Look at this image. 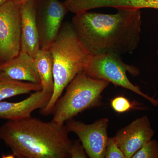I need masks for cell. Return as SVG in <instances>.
I'll return each mask as SVG.
<instances>
[{
  "instance_id": "obj_2",
  "label": "cell",
  "mask_w": 158,
  "mask_h": 158,
  "mask_svg": "<svg viewBox=\"0 0 158 158\" xmlns=\"http://www.w3.org/2000/svg\"><path fill=\"white\" fill-rule=\"evenodd\" d=\"M65 126L30 116L0 127V139L18 158H69L72 142Z\"/></svg>"
},
{
  "instance_id": "obj_13",
  "label": "cell",
  "mask_w": 158,
  "mask_h": 158,
  "mask_svg": "<svg viewBox=\"0 0 158 158\" xmlns=\"http://www.w3.org/2000/svg\"><path fill=\"white\" fill-rule=\"evenodd\" d=\"M34 62L39 75L41 90L52 94L54 90L53 63L49 50L40 49L34 58Z\"/></svg>"
},
{
  "instance_id": "obj_9",
  "label": "cell",
  "mask_w": 158,
  "mask_h": 158,
  "mask_svg": "<svg viewBox=\"0 0 158 158\" xmlns=\"http://www.w3.org/2000/svg\"><path fill=\"white\" fill-rule=\"evenodd\" d=\"M154 134L148 116H144L119 130L114 138L126 158H131Z\"/></svg>"
},
{
  "instance_id": "obj_8",
  "label": "cell",
  "mask_w": 158,
  "mask_h": 158,
  "mask_svg": "<svg viewBox=\"0 0 158 158\" xmlns=\"http://www.w3.org/2000/svg\"><path fill=\"white\" fill-rule=\"evenodd\" d=\"M107 118L99 119L92 124L71 119L65 125L69 131L76 134L90 158H104L108 140Z\"/></svg>"
},
{
  "instance_id": "obj_5",
  "label": "cell",
  "mask_w": 158,
  "mask_h": 158,
  "mask_svg": "<svg viewBox=\"0 0 158 158\" xmlns=\"http://www.w3.org/2000/svg\"><path fill=\"white\" fill-rule=\"evenodd\" d=\"M84 71L92 78L104 80L131 90L147 99L154 106H158V100L143 93L139 87L130 81L127 72L133 76H137L140 74V71L134 65L124 63L118 54L107 52L91 55Z\"/></svg>"
},
{
  "instance_id": "obj_14",
  "label": "cell",
  "mask_w": 158,
  "mask_h": 158,
  "mask_svg": "<svg viewBox=\"0 0 158 158\" xmlns=\"http://www.w3.org/2000/svg\"><path fill=\"white\" fill-rule=\"evenodd\" d=\"M40 90V84L12 80L0 74V102L9 98Z\"/></svg>"
},
{
  "instance_id": "obj_20",
  "label": "cell",
  "mask_w": 158,
  "mask_h": 158,
  "mask_svg": "<svg viewBox=\"0 0 158 158\" xmlns=\"http://www.w3.org/2000/svg\"><path fill=\"white\" fill-rule=\"evenodd\" d=\"M14 1L15 2L20 5V4L24 2H27V1H29V0H14ZM36 1H37V0H36Z\"/></svg>"
},
{
  "instance_id": "obj_10",
  "label": "cell",
  "mask_w": 158,
  "mask_h": 158,
  "mask_svg": "<svg viewBox=\"0 0 158 158\" xmlns=\"http://www.w3.org/2000/svg\"><path fill=\"white\" fill-rule=\"evenodd\" d=\"M21 15V51L33 58L40 49L36 22L37 1L29 0L20 4Z\"/></svg>"
},
{
  "instance_id": "obj_22",
  "label": "cell",
  "mask_w": 158,
  "mask_h": 158,
  "mask_svg": "<svg viewBox=\"0 0 158 158\" xmlns=\"http://www.w3.org/2000/svg\"><path fill=\"white\" fill-rule=\"evenodd\" d=\"M157 56H158V48L157 49Z\"/></svg>"
},
{
  "instance_id": "obj_21",
  "label": "cell",
  "mask_w": 158,
  "mask_h": 158,
  "mask_svg": "<svg viewBox=\"0 0 158 158\" xmlns=\"http://www.w3.org/2000/svg\"><path fill=\"white\" fill-rule=\"evenodd\" d=\"M13 1V0H0V6L4 4V3L9 2V1Z\"/></svg>"
},
{
  "instance_id": "obj_4",
  "label": "cell",
  "mask_w": 158,
  "mask_h": 158,
  "mask_svg": "<svg viewBox=\"0 0 158 158\" xmlns=\"http://www.w3.org/2000/svg\"><path fill=\"white\" fill-rule=\"evenodd\" d=\"M110 83L81 72L69 84L65 94L54 107L52 121L60 126L79 113L101 104V94Z\"/></svg>"
},
{
  "instance_id": "obj_6",
  "label": "cell",
  "mask_w": 158,
  "mask_h": 158,
  "mask_svg": "<svg viewBox=\"0 0 158 158\" xmlns=\"http://www.w3.org/2000/svg\"><path fill=\"white\" fill-rule=\"evenodd\" d=\"M21 37L20 5L9 1L0 6V65L19 54Z\"/></svg>"
},
{
  "instance_id": "obj_12",
  "label": "cell",
  "mask_w": 158,
  "mask_h": 158,
  "mask_svg": "<svg viewBox=\"0 0 158 158\" xmlns=\"http://www.w3.org/2000/svg\"><path fill=\"white\" fill-rule=\"evenodd\" d=\"M0 74L12 80L40 84L34 58L24 52L0 65Z\"/></svg>"
},
{
  "instance_id": "obj_16",
  "label": "cell",
  "mask_w": 158,
  "mask_h": 158,
  "mask_svg": "<svg viewBox=\"0 0 158 158\" xmlns=\"http://www.w3.org/2000/svg\"><path fill=\"white\" fill-rule=\"evenodd\" d=\"M133 158H158V142L151 139L133 156Z\"/></svg>"
},
{
  "instance_id": "obj_17",
  "label": "cell",
  "mask_w": 158,
  "mask_h": 158,
  "mask_svg": "<svg viewBox=\"0 0 158 158\" xmlns=\"http://www.w3.org/2000/svg\"><path fill=\"white\" fill-rule=\"evenodd\" d=\"M111 106L113 110L118 113H123L128 112L134 109H137V107H134L133 104L126 98L123 96H117L111 100Z\"/></svg>"
},
{
  "instance_id": "obj_7",
  "label": "cell",
  "mask_w": 158,
  "mask_h": 158,
  "mask_svg": "<svg viewBox=\"0 0 158 158\" xmlns=\"http://www.w3.org/2000/svg\"><path fill=\"white\" fill-rule=\"evenodd\" d=\"M36 22L40 49L49 50L56 39L69 10L60 0H37Z\"/></svg>"
},
{
  "instance_id": "obj_11",
  "label": "cell",
  "mask_w": 158,
  "mask_h": 158,
  "mask_svg": "<svg viewBox=\"0 0 158 158\" xmlns=\"http://www.w3.org/2000/svg\"><path fill=\"white\" fill-rule=\"evenodd\" d=\"M42 90L35 91L27 98L17 102H0V118L15 120L31 116L35 110L42 109L47 104L52 96Z\"/></svg>"
},
{
  "instance_id": "obj_15",
  "label": "cell",
  "mask_w": 158,
  "mask_h": 158,
  "mask_svg": "<svg viewBox=\"0 0 158 158\" xmlns=\"http://www.w3.org/2000/svg\"><path fill=\"white\" fill-rule=\"evenodd\" d=\"M98 8H130L158 9V0H96Z\"/></svg>"
},
{
  "instance_id": "obj_18",
  "label": "cell",
  "mask_w": 158,
  "mask_h": 158,
  "mask_svg": "<svg viewBox=\"0 0 158 158\" xmlns=\"http://www.w3.org/2000/svg\"><path fill=\"white\" fill-rule=\"evenodd\" d=\"M104 158H126L124 153L116 144L114 137L108 138Z\"/></svg>"
},
{
  "instance_id": "obj_19",
  "label": "cell",
  "mask_w": 158,
  "mask_h": 158,
  "mask_svg": "<svg viewBox=\"0 0 158 158\" xmlns=\"http://www.w3.org/2000/svg\"><path fill=\"white\" fill-rule=\"evenodd\" d=\"M69 158H86L88 156L85 148L80 141L72 142L69 148Z\"/></svg>"
},
{
  "instance_id": "obj_1",
  "label": "cell",
  "mask_w": 158,
  "mask_h": 158,
  "mask_svg": "<svg viewBox=\"0 0 158 158\" xmlns=\"http://www.w3.org/2000/svg\"><path fill=\"white\" fill-rule=\"evenodd\" d=\"M117 13L103 14L85 11L75 14L73 27L91 55L111 52L131 54L141 39L140 9L118 8Z\"/></svg>"
},
{
  "instance_id": "obj_3",
  "label": "cell",
  "mask_w": 158,
  "mask_h": 158,
  "mask_svg": "<svg viewBox=\"0 0 158 158\" xmlns=\"http://www.w3.org/2000/svg\"><path fill=\"white\" fill-rule=\"evenodd\" d=\"M53 58L54 87L52 96L40 109L44 116L52 113L63 90L81 72L85 70L91 54L82 43L71 23L62 25L49 48Z\"/></svg>"
}]
</instances>
